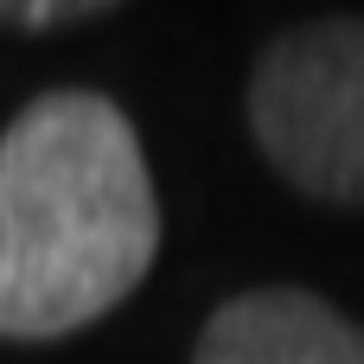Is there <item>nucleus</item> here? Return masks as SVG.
<instances>
[{
	"label": "nucleus",
	"mask_w": 364,
	"mask_h": 364,
	"mask_svg": "<svg viewBox=\"0 0 364 364\" xmlns=\"http://www.w3.org/2000/svg\"><path fill=\"white\" fill-rule=\"evenodd\" d=\"M160 256V192L102 90H45L0 128V339L51 346L115 314Z\"/></svg>",
	"instance_id": "obj_1"
},
{
	"label": "nucleus",
	"mask_w": 364,
	"mask_h": 364,
	"mask_svg": "<svg viewBox=\"0 0 364 364\" xmlns=\"http://www.w3.org/2000/svg\"><path fill=\"white\" fill-rule=\"evenodd\" d=\"M250 134L320 205H364V19H307L250 70Z\"/></svg>",
	"instance_id": "obj_2"
},
{
	"label": "nucleus",
	"mask_w": 364,
	"mask_h": 364,
	"mask_svg": "<svg viewBox=\"0 0 364 364\" xmlns=\"http://www.w3.org/2000/svg\"><path fill=\"white\" fill-rule=\"evenodd\" d=\"M192 364H364V326L307 288H250L205 320Z\"/></svg>",
	"instance_id": "obj_3"
},
{
	"label": "nucleus",
	"mask_w": 364,
	"mask_h": 364,
	"mask_svg": "<svg viewBox=\"0 0 364 364\" xmlns=\"http://www.w3.org/2000/svg\"><path fill=\"white\" fill-rule=\"evenodd\" d=\"M122 0H0V26H19V32H51V26H77V19H96Z\"/></svg>",
	"instance_id": "obj_4"
}]
</instances>
